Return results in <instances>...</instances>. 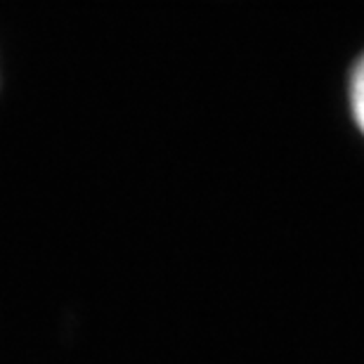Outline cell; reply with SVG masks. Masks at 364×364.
I'll use <instances>...</instances> for the list:
<instances>
[{
  "mask_svg": "<svg viewBox=\"0 0 364 364\" xmlns=\"http://www.w3.org/2000/svg\"><path fill=\"white\" fill-rule=\"evenodd\" d=\"M348 95H350V112L353 119L358 123L360 133L364 135V55L355 64L353 74H350V88H348Z\"/></svg>",
  "mask_w": 364,
  "mask_h": 364,
  "instance_id": "1",
  "label": "cell"
}]
</instances>
